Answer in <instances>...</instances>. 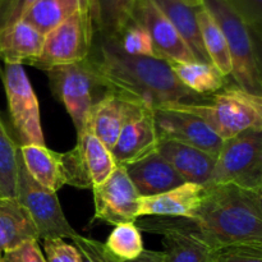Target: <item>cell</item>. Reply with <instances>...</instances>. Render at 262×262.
<instances>
[{
	"instance_id": "cell-29",
	"label": "cell",
	"mask_w": 262,
	"mask_h": 262,
	"mask_svg": "<svg viewBox=\"0 0 262 262\" xmlns=\"http://www.w3.org/2000/svg\"><path fill=\"white\" fill-rule=\"evenodd\" d=\"M105 246L113 255L124 262L135 260L145 250L141 230L135 223L117 225L107 237Z\"/></svg>"
},
{
	"instance_id": "cell-34",
	"label": "cell",
	"mask_w": 262,
	"mask_h": 262,
	"mask_svg": "<svg viewBox=\"0 0 262 262\" xmlns=\"http://www.w3.org/2000/svg\"><path fill=\"white\" fill-rule=\"evenodd\" d=\"M37 0H3L0 4V31L23 19Z\"/></svg>"
},
{
	"instance_id": "cell-4",
	"label": "cell",
	"mask_w": 262,
	"mask_h": 262,
	"mask_svg": "<svg viewBox=\"0 0 262 262\" xmlns=\"http://www.w3.org/2000/svg\"><path fill=\"white\" fill-rule=\"evenodd\" d=\"M202 7L212 15L224 33L232 59L234 83L250 94L262 96L261 37L224 2L202 0Z\"/></svg>"
},
{
	"instance_id": "cell-2",
	"label": "cell",
	"mask_w": 262,
	"mask_h": 262,
	"mask_svg": "<svg viewBox=\"0 0 262 262\" xmlns=\"http://www.w3.org/2000/svg\"><path fill=\"white\" fill-rule=\"evenodd\" d=\"M192 222L215 250L230 246L262 247V189L233 184L205 187Z\"/></svg>"
},
{
	"instance_id": "cell-28",
	"label": "cell",
	"mask_w": 262,
	"mask_h": 262,
	"mask_svg": "<svg viewBox=\"0 0 262 262\" xmlns=\"http://www.w3.org/2000/svg\"><path fill=\"white\" fill-rule=\"evenodd\" d=\"M19 145L10 137L0 115V197H15Z\"/></svg>"
},
{
	"instance_id": "cell-12",
	"label": "cell",
	"mask_w": 262,
	"mask_h": 262,
	"mask_svg": "<svg viewBox=\"0 0 262 262\" xmlns=\"http://www.w3.org/2000/svg\"><path fill=\"white\" fill-rule=\"evenodd\" d=\"M92 191L95 204L94 220L117 227L124 223H135L140 217V196L128 178L124 166H117Z\"/></svg>"
},
{
	"instance_id": "cell-39",
	"label": "cell",
	"mask_w": 262,
	"mask_h": 262,
	"mask_svg": "<svg viewBox=\"0 0 262 262\" xmlns=\"http://www.w3.org/2000/svg\"><path fill=\"white\" fill-rule=\"evenodd\" d=\"M2 2H3V0H0V4H2Z\"/></svg>"
},
{
	"instance_id": "cell-33",
	"label": "cell",
	"mask_w": 262,
	"mask_h": 262,
	"mask_svg": "<svg viewBox=\"0 0 262 262\" xmlns=\"http://www.w3.org/2000/svg\"><path fill=\"white\" fill-rule=\"evenodd\" d=\"M215 262H262V247L230 246L215 253Z\"/></svg>"
},
{
	"instance_id": "cell-20",
	"label": "cell",
	"mask_w": 262,
	"mask_h": 262,
	"mask_svg": "<svg viewBox=\"0 0 262 262\" xmlns=\"http://www.w3.org/2000/svg\"><path fill=\"white\" fill-rule=\"evenodd\" d=\"M31 239L38 241V234L25 207L15 197H0V262Z\"/></svg>"
},
{
	"instance_id": "cell-11",
	"label": "cell",
	"mask_w": 262,
	"mask_h": 262,
	"mask_svg": "<svg viewBox=\"0 0 262 262\" xmlns=\"http://www.w3.org/2000/svg\"><path fill=\"white\" fill-rule=\"evenodd\" d=\"M138 229L161 235L165 262H215L217 250L207 245L188 219L141 220Z\"/></svg>"
},
{
	"instance_id": "cell-13",
	"label": "cell",
	"mask_w": 262,
	"mask_h": 262,
	"mask_svg": "<svg viewBox=\"0 0 262 262\" xmlns=\"http://www.w3.org/2000/svg\"><path fill=\"white\" fill-rule=\"evenodd\" d=\"M154 122L159 141H173L196 147L216 158L223 140L201 119L191 113L173 107L154 110Z\"/></svg>"
},
{
	"instance_id": "cell-35",
	"label": "cell",
	"mask_w": 262,
	"mask_h": 262,
	"mask_svg": "<svg viewBox=\"0 0 262 262\" xmlns=\"http://www.w3.org/2000/svg\"><path fill=\"white\" fill-rule=\"evenodd\" d=\"M42 247L46 262H78L76 248L64 239H43Z\"/></svg>"
},
{
	"instance_id": "cell-5",
	"label": "cell",
	"mask_w": 262,
	"mask_h": 262,
	"mask_svg": "<svg viewBox=\"0 0 262 262\" xmlns=\"http://www.w3.org/2000/svg\"><path fill=\"white\" fill-rule=\"evenodd\" d=\"M51 94L64 105L77 133L86 127L90 110L107 94L89 59L45 71Z\"/></svg>"
},
{
	"instance_id": "cell-10",
	"label": "cell",
	"mask_w": 262,
	"mask_h": 262,
	"mask_svg": "<svg viewBox=\"0 0 262 262\" xmlns=\"http://www.w3.org/2000/svg\"><path fill=\"white\" fill-rule=\"evenodd\" d=\"M109 148L94 135L89 127L77 133V143L63 154L66 184L89 189L102 183L117 168Z\"/></svg>"
},
{
	"instance_id": "cell-1",
	"label": "cell",
	"mask_w": 262,
	"mask_h": 262,
	"mask_svg": "<svg viewBox=\"0 0 262 262\" xmlns=\"http://www.w3.org/2000/svg\"><path fill=\"white\" fill-rule=\"evenodd\" d=\"M87 59L107 91L151 110L199 100L177 79L170 66L152 56L124 53L117 38L94 36Z\"/></svg>"
},
{
	"instance_id": "cell-25",
	"label": "cell",
	"mask_w": 262,
	"mask_h": 262,
	"mask_svg": "<svg viewBox=\"0 0 262 262\" xmlns=\"http://www.w3.org/2000/svg\"><path fill=\"white\" fill-rule=\"evenodd\" d=\"M86 7H90V0H37L22 20L46 35L67 18Z\"/></svg>"
},
{
	"instance_id": "cell-18",
	"label": "cell",
	"mask_w": 262,
	"mask_h": 262,
	"mask_svg": "<svg viewBox=\"0 0 262 262\" xmlns=\"http://www.w3.org/2000/svg\"><path fill=\"white\" fill-rule=\"evenodd\" d=\"M124 169L140 197L164 193L186 183L158 151L124 166Z\"/></svg>"
},
{
	"instance_id": "cell-7",
	"label": "cell",
	"mask_w": 262,
	"mask_h": 262,
	"mask_svg": "<svg viewBox=\"0 0 262 262\" xmlns=\"http://www.w3.org/2000/svg\"><path fill=\"white\" fill-rule=\"evenodd\" d=\"M94 36L91 9L86 7L46 33L40 56L31 66L45 72L53 67L83 60L91 51Z\"/></svg>"
},
{
	"instance_id": "cell-38",
	"label": "cell",
	"mask_w": 262,
	"mask_h": 262,
	"mask_svg": "<svg viewBox=\"0 0 262 262\" xmlns=\"http://www.w3.org/2000/svg\"><path fill=\"white\" fill-rule=\"evenodd\" d=\"M183 3H186L187 5H191V7H201L202 0H182Z\"/></svg>"
},
{
	"instance_id": "cell-3",
	"label": "cell",
	"mask_w": 262,
	"mask_h": 262,
	"mask_svg": "<svg viewBox=\"0 0 262 262\" xmlns=\"http://www.w3.org/2000/svg\"><path fill=\"white\" fill-rule=\"evenodd\" d=\"M165 107L201 118L223 141L248 129H262V96L250 94L234 82L196 101L176 102Z\"/></svg>"
},
{
	"instance_id": "cell-24",
	"label": "cell",
	"mask_w": 262,
	"mask_h": 262,
	"mask_svg": "<svg viewBox=\"0 0 262 262\" xmlns=\"http://www.w3.org/2000/svg\"><path fill=\"white\" fill-rule=\"evenodd\" d=\"M168 63L177 79L197 96L205 97L215 94L230 82L210 63L197 60Z\"/></svg>"
},
{
	"instance_id": "cell-14",
	"label": "cell",
	"mask_w": 262,
	"mask_h": 262,
	"mask_svg": "<svg viewBox=\"0 0 262 262\" xmlns=\"http://www.w3.org/2000/svg\"><path fill=\"white\" fill-rule=\"evenodd\" d=\"M130 19L146 28L158 59L166 61L196 60L182 36L152 0H137L133 5Z\"/></svg>"
},
{
	"instance_id": "cell-30",
	"label": "cell",
	"mask_w": 262,
	"mask_h": 262,
	"mask_svg": "<svg viewBox=\"0 0 262 262\" xmlns=\"http://www.w3.org/2000/svg\"><path fill=\"white\" fill-rule=\"evenodd\" d=\"M118 43L124 53L129 55L152 56L156 58L155 49L150 35L143 26L130 19L117 36Z\"/></svg>"
},
{
	"instance_id": "cell-37",
	"label": "cell",
	"mask_w": 262,
	"mask_h": 262,
	"mask_svg": "<svg viewBox=\"0 0 262 262\" xmlns=\"http://www.w3.org/2000/svg\"><path fill=\"white\" fill-rule=\"evenodd\" d=\"M125 262H165L163 251H154V250H143L138 257L135 260L125 261Z\"/></svg>"
},
{
	"instance_id": "cell-27",
	"label": "cell",
	"mask_w": 262,
	"mask_h": 262,
	"mask_svg": "<svg viewBox=\"0 0 262 262\" xmlns=\"http://www.w3.org/2000/svg\"><path fill=\"white\" fill-rule=\"evenodd\" d=\"M197 23L201 33L202 45L209 56L210 63L223 76L229 77L232 74V59L227 40L219 25L204 7H200L197 10Z\"/></svg>"
},
{
	"instance_id": "cell-6",
	"label": "cell",
	"mask_w": 262,
	"mask_h": 262,
	"mask_svg": "<svg viewBox=\"0 0 262 262\" xmlns=\"http://www.w3.org/2000/svg\"><path fill=\"white\" fill-rule=\"evenodd\" d=\"M216 184L262 189V129H248L223 141L206 187Z\"/></svg>"
},
{
	"instance_id": "cell-26",
	"label": "cell",
	"mask_w": 262,
	"mask_h": 262,
	"mask_svg": "<svg viewBox=\"0 0 262 262\" xmlns=\"http://www.w3.org/2000/svg\"><path fill=\"white\" fill-rule=\"evenodd\" d=\"M137 0H90L95 33L104 37H117L130 20Z\"/></svg>"
},
{
	"instance_id": "cell-15",
	"label": "cell",
	"mask_w": 262,
	"mask_h": 262,
	"mask_svg": "<svg viewBox=\"0 0 262 262\" xmlns=\"http://www.w3.org/2000/svg\"><path fill=\"white\" fill-rule=\"evenodd\" d=\"M158 145L154 110L138 106L120 130L110 152L118 166H127L155 152Z\"/></svg>"
},
{
	"instance_id": "cell-32",
	"label": "cell",
	"mask_w": 262,
	"mask_h": 262,
	"mask_svg": "<svg viewBox=\"0 0 262 262\" xmlns=\"http://www.w3.org/2000/svg\"><path fill=\"white\" fill-rule=\"evenodd\" d=\"M251 30L261 37L262 32V0H224Z\"/></svg>"
},
{
	"instance_id": "cell-22",
	"label": "cell",
	"mask_w": 262,
	"mask_h": 262,
	"mask_svg": "<svg viewBox=\"0 0 262 262\" xmlns=\"http://www.w3.org/2000/svg\"><path fill=\"white\" fill-rule=\"evenodd\" d=\"M19 152L27 173L40 186L55 193L66 186L63 154L38 145L19 146Z\"/></svg>"
},
{
	"instance_id": "cell-36",
	"label": "cell",
	"mask_w": 262,
	"mask_h": 262,
	"mask_svg": "<svg viewBox=\"0 0 262 262\" xmlns=\"http://www.w3.org/2000/svg\"><path fill=\"white\" fill-rule=\"evenodd\" d=\"M2 262H46L38 241L31 239L4 256Z\"/></svg>"
},
{
	"instance_id": "cell-8",
	"label": "cell",
	"mask_w": 262,
	"mask_h": 262,
	"mask_svg": "<svg viewBox=\"0 0 262 262\" xmlns=\"http://www.w3.org/2000/svg\"><path fill=\"white\" fill-rule=\"evenodd\" d=\"M15 199L32 219L38 239H71L77 234L64 215L55 192L33 181L20 158Z\"/></svg>"
},
{
	"instance_id": "cell-17",
	"label": "cell",
	"mask_w": 262,
	"mask_h": 262,
	"mask_svg": "<svg viewBox=\"0 0 262 262\" xmlns=\"http://www.w3.org/2000/svg\"><path fill=\"white\" fill-rule=\"evenodd\" d=\"M138 106L142 105L135 104L109 91L90 110L86 125L109 150H112L120 130Z\"/></svg>"
},
{
	"instance_id": "cell-9",
	"label": "cell",
	"mask_w": 262,
	"mask_h": 262,
	"mask_svg": "<svg viewBox=\"0 0 262 262\" xmlns=\"http://www.w3.org/2000/svg\"><path fill=\"white\" fill-rule=\"evenodd\" d=\"M2 78L10 119L19 140V146H46L41 127L38 100L23 66L5 64Z\"/></svg>"
},
{
	"instance_id": "cell-19",
	"label": "cell",
	"mask_w": 262,
	"mask_h": 262,
	"mask_svg": "<svg viewBox=\"0 0 262 262\" xmlns=\"http://www.w3.org/2000/svg\"><path fill=\"white\" fill-rule=\"evenodd\" d=\"M156 151L187 183L206 187L211 181L216 158L210 154L196 147L164 140L159 141Z\"/></svg>"
},
{
	"instance_id": "cell-31",
	"label": "cell",
	"mask_w": 262,
	"mask_h": 262,
	"mask_svg": "<svg viewBox=\"0 0 262 262\" xmlns=\"http://www.w3.org/2000/svg\"><path fill=\"white\" fill-rule=\"evenodd\" d=\"M72 245L78 255V262H124L113 255L105 243L77 233L71 238Z\"/></svg>"
},
{
	"instance_id": "cell-16",
	"label": "cell",
	"mask_w": 262,
	"mask_h": 262,
	"mask_svg": "<svg viewBox=\"0 0 262 262\" xmlns=\"http://www.w3.org/2000/svg\"><path fill=\"white\" fill-rule=\"evenodd\" d=\"M204 196V186L186 182L164 193L140 197L138 216L192 220Z\"/></svg>"
},
{
	"instance_id": "cell-23",
	"label": "cell",
	"mask_w": 262,
	"mask_h": 262,
	"mask_svg": "<svg viewBox=\"0 0 262 262\" xmlns=\"http://www.w3.org/2000/svg\"><path fill=\"white\" fill-rule=\"evenodd\" d=\"M152 2L168 18L177 32L182 36L191 53L193 54L194 59L201 63H210L209 56L202 45L201 33L197 23V10L200 9V7H191L182 0H152Z\"/></svg>"
},
{
	"instance_id": "cell-21",
	"label": "cell",
	"mask_w": 262,
	"mask_h": 262,
	"mask_svg": "<svg viewBox=\"0 0 262 262\" xmlns=\"http://www.w3.org/2000/svg\"><path fill=\"white\" fill-rule=\"evenodd\" d=\"M45 35L25 20L0 31V60L4 64H30L40 56Z\"/></svg>"
}]
</instances>
